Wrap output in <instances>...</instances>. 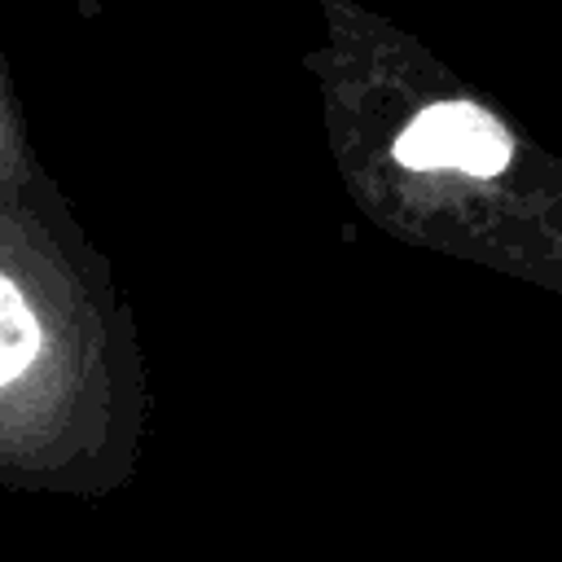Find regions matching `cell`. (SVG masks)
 Instances as JSON below:
<instances>
[{
    "instance_id": "obj_1",
    "label": "cell",
    "mask_w": 562,
    "mask_h": 562,
    "mask_svg": "<svg viewBox=\"0 0 562 562\" xmlns=\"http://www.w3.org/2000/svg\"><path fill=\"white\" fill-rule=\"evenodd\" d=\"M391 154L408 171L501 176L514 158V140L487 110L470 101H435L395 136Z\"/></svg>"
},
{
    "instance_id": "obj_2",
    "label": "cell",
    "mask_w": 562,
    "mask_h": 562,
    "mask_svg": "<svg viewBox=\"0 0 562 562\" xmlns=\"http://www.w3.org/2000/svg\"><path fill=\"white\" fill-rule=\"evenodd\" d=\"M44 356V321L31 294L0 268V395L22 382Z\"/></svg>"
}]
</instances>
